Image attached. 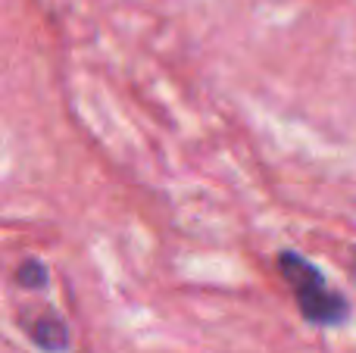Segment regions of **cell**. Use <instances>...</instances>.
<instances>
[{"mask_svg":"<svg viewBox=\"0 0 356 353\" xmlns=\"http://www.w3.org/2000/svg\"><path fill=\"white\" fill-rule=\"evenodd\" d=\"M278 272L288 281V288L297 297V310L303 313V319L313 325H341L350 316V304L338 288L328 285V279L313 266L309 260H303L300 254H282L278 256Z\"/></svg>","mask_w":356,"mask_h":353,"instance_id":"cell-1","label":"cell"},{"mask_svg":"<svg viewBox=\"0 0 356 353\" xmlns=\"http://www.w3.org/2000/svg\"><path fill=\"white\" fill-rule=\"evenodd\" d=\"M29 338L47 353H63L69 347V331H66V325H63V319L54 316V313H44V316L31 319Z\"/></svg>","mask_w":356,"mask_h":353,"instance_id":"cell-2","label":"cell"},{"mask_svg":"<svg viewBox=\"0 0 356 353\" xmlns=\"http://www.w3.org/2000/svg\"><path fill=\"white\" fill-rule=\"evenodd\" d=\"M16 281L22 288H31V291H35V288H44L47 285V269H44L38 260H25L22 266L16 269Z\"/></svg>","mask_w":356,"mask_h":353,"instance_id":"cell-3","label":"cell"}]
</instances>
